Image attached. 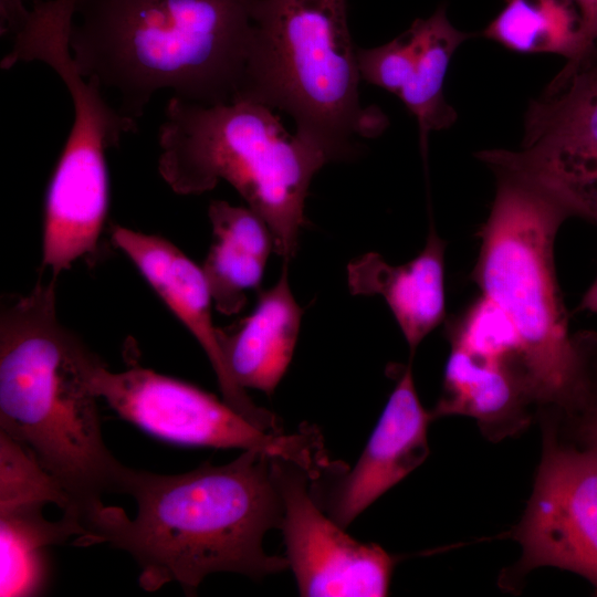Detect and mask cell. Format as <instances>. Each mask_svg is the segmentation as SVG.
<instances>
[{"instance_id": "cell-1", "label": "cell", "mask_w": 597, "mask_h": 597, "mask_svg": "<svg viewBox=\"0 0 597 597\" xmlns=\"http://www.w3.org/2000/svg\"><path fill=\"white\" fill-rule=\"evenodd\" d=\"M125 494L136 502L135 517L103 503L83 521L76 546L107 543L128 553L146 591L177 583L195 596L214 573L258 580L289 567L285 557L263 547L265 534L280 528L283 517L271 455L264 451L242 450L227 464L207 461L179 474L132 469Z\"/></svg>"}, {"instance_id": "cell-2", "label": "cell", "mask_w": 597, "mask_h": 597, "mask_svg": "<svg viewBox=\"0 0 597 597\" xmlns=\"http://www.w3.org/2000/svg\"><path fill=\"white\" fill-rule=\"evenodd\" d=\"M56 279L8 300L0 314V431L31 450L81 524L132 468L106 447L90 376L101 357L61 323ZM83 526V525H82Z\"/></svg>"}, {"instance_id": "cell-3", "label": "cell", "mask_w": 597, "mask_h": 597, "mask_svg": "<svg viewBox=\"0 0 597 597\" xmlns=\"http://www.w3.org/2000/svg\"><path fill=\"white\" fill-rule=\"evenodd\" d=\"M259 0H77L69 43L82 75L134 121L153 96L235 101Z\"/></svg>"}, {"instance_id": "cell-4", "label": "cell", "mask_w": 597, "mask_h": 597, "mask_svg": "<svg viewBox=\"0 0 597 597\" xmlns=\"http://www.w3.org/2000/svg\"><path fill=\"white\" fill-rule=\"evenodd\" d=\"M493 170L496 192L471 279L513 326L533 400L584 407L583 355L568 329L554 264L557 231L570 216L532 179Z\"/></svg>"}, {"instance_id": "cell-5", "label": "cell", "mask_w": 597, "mask_h": 597, "mask_svg": "<svg viewBox=\"0 0 597 597\" xmlns=\"http://www.w3.org/2000/svg\"><path fill=\"white\" fill-rule=\"evenodd\" d=\"M158 171L178 195H201L229 182L268 224L274 252L289 263L306 224L312 179L326 154L290 134L273 109L234 101L201 105L172 96L159 127Z\"/></svg>"}, {"instance_id": "cell-6", "label": "cell", "mask_w": 597, "mask_h": 597, "mask_svg": "<svg viewBox=\"0 0 597 597\" xmlns=\"http://www.w3.org/2000/svg\"><path fill=\"white\" fill-rule=\"evenodd\" d=\"M356 51L346 0H259L235 101L285 113L329 163L352 160L387 123L360 102Z\"/></svg>"}, {"instance_id": "cell-7", "label": "cell", "mask_w": 597, "mask_h": 597, "mask_svg": "<svg viewBox=\"0 0 597 597\" xmlns=\"http://www.w3.org/2000/svg\"><path fill=\"white\" fill-rule=\"evenodd\" d=\"M48 65L66 86L74 114L45 198L41 262L57 279L95 251L109 199L105 153L135 133L137 123L111 105L95 80L80 73L69 50L53 51Z\"/></svg>"}, {"instance_id": "cell-8", "label": "cell", "mask_w": 597, "mask_h": 597, "mask_svg": "<svg viewBox=\"0 0 597 597\" xmlns=\"http://www.w3.org/2000/svg\"><path fill=\"white\" fill-rule=\"evenodd\" d=\"M93 392L121 418L170 443L218 449H258L303 467L325 462L315 428L283 434L264 431L213 395L186 381L134 365L111 371L100 359L90 376Z\"/></svg>"}, {"instance_id": "cell-9", "label": "cell", "mask_w": 597, "mask_h": 597, "mask_svg": "<svg viewBox=\"0 0 597 597\" xmlns=\"http://www.w3.org/2000/svg\"><path fill=\"white\" fill-rule=\"evenodd\" d=\"M271 471L283 502L280 530L286 559L301 596H387L396 557L373 543H362L315 502L310 473L281 457Z\"/></svg>"}, {"instance_id": "cell-10", "label": "cell", "mask_w": 597, "mask_h": 597, "mask_svg": "<svg viewBox=\"0 0 597 597\" xmlns=\"http://www.w3.org/2000/svg\"><path fill=\"white\" fill-rule=\"evenodd\" d=\"M516 569L553 566L586 578L597 590V451L545 441L534 490L514 531Z\"/></svg>"}, {"instance_id": "cell-11", "label": "cell", "mask_w": 597, "mask_h": 597, "mask_svg": "<svg viewBox=\"0 0 597 597\" xmlns=\"http://www.w3.org/2000/svg\"><path fill=\"white\" fill-rule=\"evenodd\" d=\"M431 419V412L419 400L409 364L355 465L348 470L343 463L327 462L311 476L310 489L315 502L346 528L426 460Z\"/></svg>"}, {"instance_id": "cell-12", "label": "cell", "mask_w": 597, "mask_h": 597, "mask_svg": "<svg viewBox=\"0 0 597 597\" xmlns=\"http://www.w3.org/2000/svg\"><path fill=\"white\" fill-rule=\"evenodd\" d=\"M112 239L197 339L214 370L223 400L260 429L281 433L277 418L256 406L227 369L219 327L212 321V296L202 269L158 235L114 226Z\"/></svg>"}, {"instance_id": "cell-13", "label": "cell", "mask_w": 597, "mask_h": 597, "mask_svg": "<svg viewBox=\"0 0 597 597\" xmlns=\"http://www.w3.org/2000/svg\"><path fill=\"white\" fill-rule=\"evenodd\" d=\"M444 250L431 224L423 249L404 264L391 265L368 252L347 265L349 292L385 300L411 355L446 316Z\"/></svg>"}, {"instance_id": "cell-14", "label": "cell", "mask_w": 597, "mask_h": 597, "mask_svg": "<svg viewBox=\"0 0 597 597\" xmlns=\"http://www.w3.org/2000/svg\"><path fill=\"white\" fill-rule=\"evenodd\" d=\"M276 283L259 291L253 311L234 326L219 327L227 369L243 389L271 396L292 360L303 310L292 293L287 263Z\"/></svg>"}, {"instance_id": "cell-15", "label": "cell", "mask_w": 597, "mask_h": 597, "mask_svg": "<svg viewBox=\"0 0 597 597\" xmlns=\"http://www.w3.org/2000/svg\"><path fill=\"white\" fill-rule=\"evenodd\" d=\"M531 400L526 376L519 365L451 345L442 394L431 415L469 416L486 434L501 438L526 422L524 407Z\"/></svg>"}, {"instance_id": "cell-16", "label": "cell", "mask_w": 597, "mask_h": 597, "mask_svg": "<svg viewBox=\"0 0 597 597\" xmlns=\"http://www.w3.org/2000/svg\"><path fill=\"white\" fill-rule=\"evenodd\" d=\"M212 241L201 266L213 307L234 315L244 307L248 293L260 290L274 242L268 224L249 207L212 200L208 208Z\"/></svg>"}, {"instance_id": "cell-17", "label": "cell", "mask_w": 597, "mask_h": 597, "mask_svg": "<svg viewBox=\"0 0 597 597\" xmlns=\"http://www.w3.org/2000/svg\"><path fill=\"white\" fill-rule=\"evenodd\" d=\"M522 148L597 150V41L568 60L542 96L530 103Z\"/></svg>"}, {"instance_id": "cell-18", "label": "cell", "mask_w": 597, "mask_h": 597, "mask_svg": "<svg viewBox=\"0 0 597 597\" xmlns=\"http://www.w3.org/2000/svg\"><path fill=\"white\" fill-rule=\"evenodd\" d=\"M406 32L412 59L398 97L417 119L426 160L429 134L449 128L457 119V113L443 96V84L453 53L473 34L455 29L444 7H439L427 19L415 20Z\"/></svg>"}, {"instance_id": "cell-19", "label": "cell", "mask_w": 597, "mask_h": 597, "mask_svg": "<svg viewBox=\"0 0 597 597\" xmlns=\"http://www.w3.org/2000/svg\"><path fill=\"white\" fill-rule=\"evenodd\" d=\"M84 535L81 523L69 515L49 521L43 507L0 514V593L6 597L39 596L45 591L50 564L48 548Z\"/></svg>"}, {"instance_id": "cell-20", "label": "cell", "mask_w": 597, "mask_h": 597, "mask_svg": "<svg viewBox=\"0 0 597 597\" xmlns=\"http://www.w3.org/2000/svg\"><path fill=\"white\" fill-rule=\"evenodd\" d=\"M491 168L519 172L551 192L568 211L597 224V150L511 151L491 149L478 154Z\"/></svg>"}, {"instance_id": "cell-21", "label": "cell", "mask_w": 597, "mask_h": 597, "mask_svg": "<svg viewBox=\"0 0 597 597\" xmlns=\"http://www.w3.org/2000/svg\"><path fill=\"white\" fill-rule=\"evenodd\" d=\"M483 35L519 53L580 52V17L572 0H505Z\"/></svg>"}, {"instance_id": "cell-22", "label": "cell", "mask_w": 597, "mask_h": 597, "mask_svg": "<svg viewBox=\"0 0 597 597\" xmlns=\"http://www.w3.org/2000/svg\"><path fill=\"white\" fill-rule=\"evenodd\" d=\"M48 504L62 514L71 509L67 494L34 453L0 431V514Z\"/></svg>"}, {"instance_id": "cell-23", "label": "cell", "mask_w": 597, "mask_h": 597, "mask_svg": "<svg viewBox=\"0 0 597 597\" xmlns=\"http://www.w3.org/2000/svg\"><path fill=\"white\" fill-rule=\"evenodd\" d=\"M580 17V53L597 41V0H572Z\"/></svg>"}, {"instance_id": "cell-24", "label": "cell", "mask_w": 597, "mask_h": 597, "mask_svg": "<svg viewBox=\"0 0 597 597\" xmlns=\"http://www.w3.org/2000/svg\"><path fill=\"white\" fill-rule=\"evenodd\" d=\"M29 10L22 0H0V31L1 34L12 32L21 27Z\"/></svg>"}, {"instance_id": "cell-25", "label": "cell", "mask_w": 597, "mask_h": 597, "mask_svg": "<svg viewBox=\"0 0 597 597\" xmlns=\"http://www.w3.org/2000/svg\"><path fill=\"white\" fill-rule=\"evenodd\" d=\"M579 426V434L585 447L597 451V395L589 397Z\"/></svg>"}, {"instance_id": "cell-26", "label": "cell", "mask_w": 597, "mask_h": 597, "mask_svg": "<svg viewBox=\"0 0 597 597\" xmlns=\"http://www.w3.org/2000/svg\"><path fill=\"white\" fill-rule=\"evenodd\" d=\"M578 310L597 314V277L584 294Z\"/></svg>"}]
</instances>
